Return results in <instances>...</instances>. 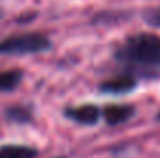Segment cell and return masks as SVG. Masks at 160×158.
Here are the masks:
<instances>
[{
  "instance_id": "obj_5",
  "label": "cell",
  "mask_w": 160,
  "mask_h": 158,
  "mask_svg": "<svg viewBox=\"0 0 160 158\" xmlns=\"http://www.w3.org/2000/svg\"><path fill=\"white\" fill-rule=\"evenodd\" d=\"M135 113L134 105L129 104H110L103 108V116L109 126H118L131 119Z\"/></svg>"
},
{
  "instance_id": "obj_1",
  "label": "cell",
  "mask_w": 160,
  "mask_h": 158,
  "mask_svg": "<svg viewBox=\"0 0 160 158\" xmlns=\"http://www.w3.org/2000/svg\"><path fill=\"white\" fill-rule=\"evenodd\" d=\"M115 57L128 64L157 65L160 64V36L151 33L132 34L117 48Z\"/></svg>"
},
{
  "instance_id": "obj_13",
  "label": "cell",
  "mask_w": 160,
  "mask_h": 158,
  "mask_svg": "<svg viewBox=\"0 0 160 158\" xmlns=\"http://www.w3.org/2000/svg\"><path fill=\"white\" fill-rule=\"evenodd\" d=\"M56 158H65V157H56Z\"/></svg>"
},
{
  "instance_id": "obj_12",
  "label": "cell",
  "mask_w": 160,
  "mask_h": 158,
  "mask_svg": "<svg viewBox=\"0 0 160 158\" xmlns=\"http://www.w3.org/2000/svg\"><path fill=\"white\" fill-rule=\"evenodd\" d=\"M157 121H160V112H159V115H157Z\"/></svg>"
},
{
  "instance_id": "obj_2",
  "label": "cell",
  "mask_w": 160,
  "mask_h": 158,
  "mask_svg": "<svg viewBox=\"0 0 160 158\" xmlns=\"http://www.w3.org/2000/svg\"><path fill=\"white\" fill-rule=\"evenodd\" d=\"M52 48V41L39 33H27L19 36H11L0 41V54L22 56L48 51Z\"/></svg>"
},
{
  "instance_id": "obj_9",
  "label": "cell",
  "mask_w": 160,
  "mask_h": 158,
  "mask_svg": "<svg viewBox=\"0 0 160 158\" xmlns=\"http://www.w3.org/2000/svg\"><path fill=\"white\" fill-rule=\"evenodd\" d=\"M143 20L152 28H160V5L146 8L143 11Z\"/></svg>"
},
{
  "instance_id": "obj_3",
  "label": "cell",
  "mask_w": 160,
  "mask_h": 158,
  "mask_svg": "<svg viewBox=\"0 0 160 158\" xmlns=\"http://www.w3.org/2000/svg\"><path fill=\"white\" fill-rule=\"evenodd\" d=\"M64 116L76 124L95 126L101 118V110L95 104H82L76 107H65Z\"/></svg>"
},
{
  "instance_id": "obj_10",
  "label": "cell",
  "mask_w": 160,
  "mask_h": 158,
  "mask_svg": "<svg viewBox=\"0 0 160 158\" xmlns=\"http://www.w3.org/2000/svg\"><path fill=\"white\" fill-rule=\"evenodd\" d=\"M38 17V12L36 11H28V12H23V14H20L16 20H17V23H20V25H25V23H30V22H33L34 19Z\"/></svg>"
},
{
  "instance_id": "obj_8",
  "label": "cell",
  "mask_w": 160,
  "mask_h": 158,
  "mask_svg": "<svg viewBox=\"0 0 160 158\" xmlns=\"http://www.w3.org/2000/svg\"><path fill=\"white\" fill-rule=\"evenodd\" d=\"M6 119L17 124H28L33 121V112L25 105H11L6 108Z\"/></svg>"
},
{
  "instance_id": "obj_11",
  "label": "cell",
  "mask_w": 160,
  "mask_h": 158,
  "mask_svg": "<svg viewBox=\"0 0 160 158\" xmlns=\"http://www.w3.org/2000/svg\"><path fill=\"white\" fill-rule=\"evenodd\" d=\"M2 17H3V9L0 8V19H2Z\"/></svg>"
},
{
  "instance_id": "obj_4",
  "label": "cell",
  "mask_w": 160,
  "mask_h": 158,
  "mask_svg": "<svg viewBox=\"0 0 160 158\" xmlns=\"http://www.w3.org/2000/svg\"><path fill=\"white\" fill-rule=\"evenodd\" d=\"M137 89V79L131 74H123L112 78L109 81H104L100 85V92L107 93V95H124L131 93Z\"/></svg>"
},
{
  "instance_id": "obj_7",
  "label": "cell",
  "mask_w": 160,
  "mask_h": 158,
  "mask_svg": "<svg viewBox=\"0 0 160 158\" xmlns=\"http://www.w3.org/2000/svg\"><path fill=\"white\" fill-rule=\"evenodd\" d=\"M23 79L22 70H6L0 71V92H12L19 87Z\"/></svg>"
},
{
  "instance_id": "obj_6",
  "label": "cell",
  "mask_w": 160,
  "mask_h": 158,
  "mask_svg": "<svg viewBox=\"0 0 160 158\" xmlns=\"http://www.w3.org/2000/svg\"><path fill=\"white\" fill-rule=\"evenodd\" d=\"M39 151L23 144H3L0 146V158H36Z\"/></svg>"
}]
</instances>
